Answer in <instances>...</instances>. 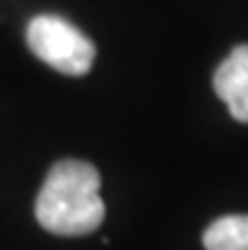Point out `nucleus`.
Here are the masks:
<instances>
[{
	"label": "nucleus",
	"instance_id": "obj_1",
	"mask_svg": "<svg viewBox=\"0 0 248 250\" xmlns=\"http://www.w3.org/2000/svg\"><path fill=\"white\" fill-rule=\"evenodd\" d=\"M99 169L81 159H61L51 167L36 197V220L43 230L64 238L89 235L104 223Z\"/></svg>",
	"mask_w": 248,
	"mask_h": 250
},
{
	"label": "nucleus",
	"instance_id": "obj_2",
	"mask_svg": "<svg viewBox=\"0 0 248 250\" xmlns=\"http://www.w3.org/2000/svg\"><path fill=\"white\" fill-rule=\"evenodd\" d=\"M25 41L28 48L43 63H48L66 76H84L94 66V41L61 16L43 13V16L31 18L25 28Z\"/></svg>",
	"mask_w": 248,
	"mask_h": 250
},
{
	"label": "nucleus",
	"instance_id": "obj_3",
	"mask_svg": "<svg viewBox=\"0 0 248 250\" xmlns=\"http://www.w3.org/2000/svg\"><path fill=\"white\" fill-rule=\"evenodd\" d=\"M213 89L223 99L233 119L248 124V43L236 46L225 61L215 68Z\"/></svg>",
	"mask_w": 248,
	"mask_h": 250
},
{
	"label": "nucleus",
	"instance_id": "obj_4",
	"mask_svg": "<svg viewBox=\"0 0 248 250\" xmlns=\"http://www.w3.org/2000/svg\"><path fill=\"white\" fill-rule=\"evenodd\" d=\"M205 250H248V215L218 217L203 232Z\"/></svg>",
	"mask_w": 248,
	"mask_h": 250
}]
</instances>
